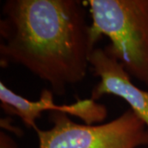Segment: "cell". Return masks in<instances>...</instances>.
<instances>
[{
    "mask_svg": "<svg viewBox=\"0 0 148 148\" xmlns=\"http://www.w3.org/2000/svg\"><path fill=\"white\" fill-rule=\"evenodd\" d=\"M0 148H18L15 141L7 132H0Z\"/></svg>",
    "mask_w": 148,
    "mask_h": 148,
    "instance_id": "8992f818",
    "label": "cell"
},
{
    "mask_svg": "<svg viewBox=\"0 0 148 148\" xmlns=\"http://www.w3.org/2000/svg\"><path fill=\"white\" fill-rule=\"evenodd\" d=\"M89 62L93 74L100 77L99 83L91 91L90 98L97 101L106 95L121 98L146 124L148 130V90L139 88L132 82L124 67L106 47L95 48Z\"/></svg>",
    "mask_w": 148,
    "mask_h": 148,
    "instance_id": "5b68a950",
    "label": "cell"
},
{
    "mask_svg": "<svg viewBox=\"0 0 148 148\" xmlns=\"http://www.w3.org/2000/svg\"><path fill=\"white\" fill-rule=\"evenodd\" d=\"M94 44L106 36V49L131 77L148 87V0H89Z\"/></svg>",
    "mask_w": 148,
    "mask_h": 148,
    "instance_id": "7a4b0ae2",
    "label": "cell"
},
{
    "mask_svg": "<svg viewBox=\"0 0 148 148\" xmlns=\"http://www.w3.org/2000/svg\"><path fill=\"white\" fill-rule=\"evenodd\" d=\"M0 39L2 67L25 68L58 95L86 77L95 49L78 0H8Z\"/></svg>",
    "mask_w": 148,
    "mask_h": 148,
    "instance_id": "6da1fadb",
    "label": "cell"
},
{
    "mask_svg": "<svg viewBox=\"0 0 148 148\" xmlns=\"http://www.w3.org/2000/svg\"><path fill=\"white\" fill-rule=\"evenodd\" d=\"M53 95L50 89H43L38 101H30L16 94L3 82H0V101L3 110L8 114L19 117L28 128H38L36 120L45 111L73 115L86 124L101 123L107 117L106 106L91 98L77 100L70 105H57L53 101Z\"/></svg>",
    "mask_w": 148,
    "mask_h": 148,
    "instance_id": "277c9868",
    "label": "cell"
},
{
    "mask_svg": "<svg viewBox=\"0 0 148 148\" xmlns=\"http://www.w3.org/2000/svg\"><path fill=\"white\" fill-rule=\"evenodd\" d=\"M49 119L51 128L35 130L38 148H138L148 145L147 127L130 109L101 124L76 123L58 112L49 113Z\"/></svg>",
    "mask_w": 148,
    "mask_h": 148,
    "instance_id": "3957f363",
    "label": "cell"
}]
</instances>
